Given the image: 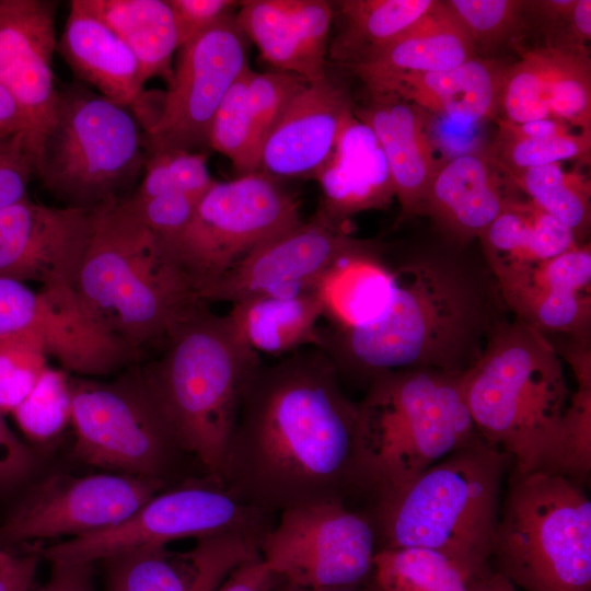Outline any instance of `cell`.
<instances>
[{
	"instance_id": "7402d4cb",
	"label": "cell",
	"mask_w": 591,
	"mask_h": 591,
	"mask_svg": "<svg viewBox=\"0 0 591 591\" xmlns=\"http://www.w3.org/2000/svg\"><path fill=\"white\" fill-rule=\"evenodd\" d=\"M236 22L277 71L308 82L327 71L328 35L334 12L324 0H246Z\"/></svg>"
},
{
	"instance_id": "681fc988",
	"label": "cell",
	"mask_w": 591,
	"mask_h": 591,
	"mask_svg": "<svg viewBox=\"0 0 591 591\" xmlns=\"http://www.w3.org/2000/svg\"><path fill=\"white\" fill-rule=\"evenodd\" d=\"M36 465L34 452L13 433L0 412V494L28 479Z\"/></svg>"
},
{
	"instance_id": "5bb4252c",
	"label": "cell",
	"mask_w": 591,
	"mask_h": 591,
	"mask_svg": "<svg viewBox=\"0 0 591 591\" xmlns=\"http://www.w3.org/2000/svg\"><path fill=\"white\" fill-rule=\"evenodd\" d=\"M247 67L246 36L235 14L182 45L161 108L144 130L147 155L208 146L212 118Z\"/></svg>"
},
{
	"instance_id": "7bdbcfd3",
	"label": "cell",
	"mask_w": 591,
	"mask_h": 591,
	"mask_svg": "<svg viewBox=\"0 0 591 591\" xmlns=\"http://www.w3.org/2000/svg\"><path fill=\"white\" fill-rule=\"evenodd\" d=\"M545 471L586 485L591 471V387L572 393L556 451Z\"/></svg>"
},
{
	"instance_id": "ab89813d",
	"label": "cell",
	"mask_w": 591,
	"mask_h": 591,
	"mask_svg": "<svg viewBox=\"0 0 591 591\" xmlns=\"http://www.w3.org/2000/svg\"><path fill=\"white\" fill-rule=\"evenodd\" d=\"M144 176L131 195L144 199L159 195L181 194L199 200L215 183L207 155L200 152L171 150L148 155Z\"/></svg>"
},
{
	"instance_id": "8d00e7d4",
	"label": "cell",
	"mask_w": 591,
	"mask_h": 591,
	"mask_svg": "<svg viewBox=\"0 0 591 591\" xmlns=\"http://www.w3.org/2000/svg\"><path fill=\"white\" fill-rule=\"evenodd\" d=\"M553 66L549 46L528 49L508 65L502 79L499 111L511 123L552 117L548 89Z\"/></svg>"
},
{
	"instance_id": "cb8c5ba5",
	"label": "cell",
	"mask_w": 591,
	"mask_h": 591,
	"mask_svg": "<svg viewBox=\"0 0 591 591\" xmlns=\"http://www.w3.org/2000/svg\"><path fill=\"white\" fill-rule=\"evenodd\" d=\"M355 116L374 135L384 155L401 213L420 216L425 195L439 165L421 111L393 94H371Z\"/></svg>"
},
{
	"instance_id": "d4e9b609",
	"label": "cell",
	"mask_w": 591,
	"mask_h": 591,
	"mask_svg": "<svg viewBox=\"0 0 591 591\" xmlns=\"http://www.w3.org/2000/svg\"><path fill=\"white\" fill-rule=\"evenodd\" d=\"M507 66L474 57L444 71L393 77L371 89L370 94H393L434 115L476 124L497 118Z\"/></svg>"
},
{
	"instance_id": "816d5d0a",
	"label": "cell",
	"mask_w": 591,
	"mask_h": 591,
	"mask_svg": "<svg viewBox=\"0 0 591 591\" xmlns=\"http://www.w3.org/2000/svg\"><path fill=\"white\" fill-rule=\"evenodd\" d=\"M32 591H95L93 566L88 563H51L47 582Z\"/></svg>"
},
{
	"instance_id": "f907efd6",
	"label": "cell",
	"mask_w": 591,
	"mask_h": 591,
	"mask_svg": "<svg viewBox=\"0 0 591 591\" xmlns=\"http://www.w3.org/2000/svg\"><path fill=\"white\" fill-rule=\"evenodd\" d=\"M281 578L257 553L240 564L217 591H270Z\"/></svg>"
},
{
	"instance_id": "9c48e42d",
	"label": "cell",
	"mask_w": 591,
	"mask_h": 591,
	"mask_svg": "<svg viewBox=\"0 0 591 591\" xmlns=\"http://www.w3.org/2000/svg\"><path fill=\"white\" fill-rule=\"evenodd\" d=\"M147 158L138 118L71 84L58 90L53 121L39 138L36 177L66 206L93 208L118 198Z\"/></svg>"
},
{
	"instance_id": "f1b7e54d",
	"label": "cell",
	"mask_w": 591,
	"mask_h": 591,
	"mask_svg": "<svg viewBox=\"0 0 591 591\" xmlns=\"http://www.w3.org/2000/svg\"><path fill=\"white\" fill-rule=\"evenodd\" d=\"M225 316L240 339L259 356L322 345L317 323L323 312L314 290L243 300L231 304Z\"/></svg>"
},
{
	"instance_id": "ac0fdd59",
	"label": "cell",
	"mask_w": 591,
	"mask_h": 591,
	"mask_svg": "<svg viewBox=\"0 0 591 591\" xmlns=\"http://www.w3.org/2000/svg\"><path fill=\"white\" fill-rule=\"evenodd\" d=\"M514 320L547 337L590 340L591 250L577 244L547 260L493 273Z\"/></svg>"
},
{
	"instance_id": "4316f807",
	"label": "cell",
	"mask_w": 591,
	"mask_h": 591,
	"mask_svg": "<svg viewBox=\"0 0 591 591\" xmlns=\"http://www.w3.org/2000/svg\"><path fill=\"white\" fill-rule=\"evenodd\" d=\"M314 178L323 194L318 210L344 224L359 212L385 208L395 197L382 150L372 131L355 114L346 121L331 157Z\"/></svg>"
},
{
	"instance_id": "44dd1931",
	"label": "cell",
	"mask_w": 591,
	"mask_h": 591,
	"mask_svg": "<svg viewBox=\"0 0 591 591\" xmlns=\"http://www.w3.org/2000/svg\"><path fill=\"white\" fill-rule=\"evenodd\" d=\"M259 553L237 534L197 538L186 551L147 546L107 558L106 591H217L244 560Z\"/></svg>"
},
{
	"instance_id": "11a10c76",
	"label": "cell",
	"mask_w": 591,
	"mask_h": 591,
	"mask_svg": "<svg viewBox=\"0 0 591 591\" xmlns=\"http://www.w3.org/2000/svg\"><path fill=\"white\" fill-rule=\"evenodd\" d=\"M466 591H521L501 572L490 566L474 573L467 583Z\"/></svg>"
},
{
	"instance_id": "60d3db41",
	"label": "cell",
	"mask_w": 591,
	"mask_h": 591,
	"mask_svg": "<svg viewBox=\"0 0 591 591\" xmlns=\"http://www.w3.org/2000/svg\"><path fill=\"white\" fill-rule=\"evenodd\" d=\"M12 415L23 433L33 441L44 442L59 434L71 420L67 374L46 367Z\"/></svg>"
},
{
	"instance_id": "9a60e30c",
	"label": "cell",
	"mask_w": 591,
	"mask_h": 591,
	"mask_svg": "<svg viewBox=\"0 0 591 591\" xmlns=\"http://www.w3.org/2000/svg\"><path fill=\"white\" fill-rule=\"evenodd\" d=\"M165 486L166 482L159 478L120 473L53 474L32 486L14 505L0 525V542L21 545L111 528Z\"/></svg>"
},
{
	"instance_id": "1f68e13d",
	"label": "cell",
	"mask_w": 591,
	"mask_h": 591,
	"mask_svg": "<svg viewBox=\"0 0 591 591\" xmlns=\"http://www.w3.org/2000/svg\"><path fill=\"white\" fill-rule=\"evenodd\" d=\"M103 21L138 60L143 82L173 77V55L179 48L172 10L164 0H76Z\"/></svg>"
},
{
	"instance_id": "484cf974",
	"label": "cell",
	"mask_w": 591,
	"mask_h": 591,
	"mask_svg": "<svg viewBox=\"0 0 591 591\" xmlns=\"http://www.w3.org/2000/svg\"><path fill=\"white\" fill-rule=\"evenodd\" d=\"M57 48L76 76L102 96L137 109L138 120L149 116L137 58L103 21L70 2L69 15Z\"/></svg>"
},
{
	"instance_id": "f546056e",
	"label": "cell",
	"mask_w": 591,
	"mask_h": 591,
	"mask_svg": "<svg viewBox=\"0 0 591 591\" xmlns=\"http://www.w3.org/2000/svg\"><path fill=\"white\" fill-rule=\"evenodd\" d=\"M393 275L379 251L367 243L337 259L318 279L314 292L328 327L348 329L374 320L392 293Z\"/></svg>"
},
{
	"instance_id": "e0dca14e",
	"label": "cell",
	"mask_w": 591,
	"mask_h": 591,
	"mask_svg": "<svg viewBox=\"0 0 591 591\" xmlns=\"http://www.w3.org/2000/svg\"><path fill=\"white\" fill-rule=\"evenodd\" d=\"M102 205L53 207L26 197L0 210V278L73 288Z\"/></svg>"
},
{
	"instance_id": "30bf717a",
	"label": "cell",
	"mask_w": 591,
	"mask_h": 591,
	"mask_svg": "<svg viewBox=\"0 0 591 591\" xmlns=\"http://www.w3.org/2000/svg\"><path fill=\"white\" fill-rule=\"evenodd\" d=\"M271 513L237 497L221 479L204 474L151 497L111 528L38 549L51 563H88L185 537L237 534L259 545L271 529Z\"/></svg>"
},
{
	"instance_id": "f5cc1de1",
	"label": "cell",
	"mask_w": 591,
	"mask_h": 591,
	"mask_svg": "<svg viewBox=\"0 0 591 591\" xmlns=\"http://www.w3.org/2000/svg\"><path fill=\"white\" fill-rule=\"evenodd\" d=\"M39 558L35 552L16 555L14 561L0 572V591H32Z\"/></svg>"
},
{
	"instance_id": "c3c4849f",
	"label": "cell",
	"mask_w": 591,
	"mask_h": 591,
	"mask_svg": "<svg viewBox=\"0 0 591 591\" xmlns=\"http://www.w3.org/2000/svg\"><path fill=\"white\" fill-rule=\"evenodd\" d=\"M172 10L179 47L228 15L239 2L231 0H167Z\"/></svg>"
},
{
	"instance_id": "d6986e66",
	"label": "cell",
	"mask_w": 591,
	"mask_h": 591,
	"mask_svg": "<svg viewBox=\"0 0 591 591\" xmlns=\"http://www.w3.org/2000/svg\"><path fill=\"white\" fill-rule=\"evenodd\" d=\"M354 109L347 82L328 69L322 79L305 82L265 139L258 171L273 177H314Z\"/></svg>"
},
{
	"instance_id": "603a6c76",
	"label": "cell",
	"mask_w": 591,
	"mask_h": 591,
	"mask_svg": "<svg viewBox=\"0 0 591 591\" xmlns=\"http://www.w3.org/2000/svg\"><path fill=\"white\" fill-rule=\"evenodd\" d=\"M501 174L490 152L471 151L440 162L420 216L429 217L455 245L478 240L515 197L514 187Z\"/></svg>"
},
{
	"instance_id": "52a82bcc",
	"label": "cell",
	"mask_w": 591,
	"mask_h": 591,
	"mask_svg": "<svg viewBox=\"0 0 591 591\" xmlns=\"http://www.w3.org/2000/svg\"><path fill=\"white\" fill-rule=\"evenodd\" d=\"M510 457L482 438L364 510L379 549L440 553L473 575L490 566L501 487Z\"/></svg>"
},
{
	"instance_id": "6f0895ef",
	"label": "cell",
	"mask_w": 591,
	"mask_h": 591,
	"mask_svg": "<svg viewBox=\"0 0 591 591\" xmlns=\"http://www.w3.org/2000/svg\"><path fill=\"white\" fill-rule=\"evenodd\" d=\"M16 555H13L9 552H7L1 545H0V572L5 570L15 559Z\"/></svg>"
},
{
	"instance_id": "8fae6325",
	"label": "cell",
	"mask_w": 591,
	"mask_h": 591,
	"mask_svg": "<svg viewBox=\"0 0 591 591\" xmlns=\"http://www.w3.org/2000/svg\"><path fill=\"white\" fill-rule=\"evenodd\" d=\"M301 221L296 198L275 177L257 171L215 181L183 233L165 250L198 294L254 250Z\"/></svg>"
},
{
	"instance_id": "7dc6e473",
	"label": "cell",
	"mask_w": 591,
	"mask_h": 591,
	"mask_svg": "<svg viewBox=\"0 0 591 591\" xmlns=\"http://www.w3.org/2000/svg\"><path fill=\"white\" fill-rule=\"evenodd\" d=\"M124 200L161 240L165 248L183 233L199 201L181 194L159 195L144 199L130 196Z\"/></svg>"
},
{
	"instance_id": "83f0119b",
	"label": "cell",
	"mask_w": 591,
	"mask_h": 591,
	"mask_svg": "<svg viewBox=\"0 0 591 591\" xmlns=\"http://www.w3.org/2000/svg\"><path fill=\"white\" fill-rule=\"evenodd\" d=\"M474 57L476 48L470 35L445 1H438L395 40L347 69L370 91L396 76L444 71Z\"/></svg>"
},
{
	"instance_id": "bcb514c9",
	"label": "cell",
	"mask_w": 591,
	"mask_h": 591,
	"mask_svg": "<svg viewBox=\"0 0 591 591\" xmlns=\"http://www.w3.org/2000/svg\"><path fill=\"white\" fill-rule=\"evenodd\" d=\"M38 140L23 131L0 140V210L27 197V187L36 176Z\"/></svg>"
},
{
	"instance_id": "6da1fadb",
	"label": "cell",
	"mask_w": 591,
	"mask_h": 591,
	"mask_svg": "<svg viewBox=\"0 0 591 591\" xmlns=\"http://www.w3.org/2000/svg\"><path fill=\"white\" fill-rule=\"evenodd\" d=\"M358 405L320 348L255 366L242 389L221 480L244 502L275 514L324 501L351 505Z\"/></svg>"
},
{
	"instance_id": "db71d44e",
	"label": "cell",
	"mask_w": 591,
	"mask_h": 591,
	"mask_svg": "<svg viewBox=\"0 0 591 591\" xmlns=\"http://www.w3.org/2000/svg\"><path fill=\"white\" fill-rule=\"evenodd\" d=\"M23 131L34 132L32 124L18 101L0 83V140Z\"/></svg>"
},
{
	"instance_id": "d6a6232c",
	"label": "cell",
	"mask_w": 591,
	"mask_h": 591,
	"mask_svg": "<svg viewBox=\"0 0 591 591\" xmlns=\"http://www.w3.org/2000/svg\"><path fill=\"white\" fill-rule=\"evenodd\" d=\"M436 0H344L337 2L341 23L328 54L345 68L385 47L437 4Z\"/></svg>"
},
{
	"instance_id": "680465c9",
	"label": "cell",
	"mask_w": 591,
	"mask_h": 591,
	"mask_svg": "<svg viewBox=\"0 0 591 591\" xmlns=\"http://www.w3.org/2000/svg\"><path fill=\"white\" fill-rule=\"evenodd\" d=\"M367 591H380V589L376 587V584L373 582V584L367 590Z\"/></svg>"
},
{
	"instance_id": "836d02e7",
	"label": "cell",
	"mask_w": 591,
	"mask_h": 591,
	"mask_svg": "<svg viewBox=\"0 0 591 591\" xmlns=\"http://www.w3.org/2000/svg\"><path fill=\"white\" fill-rule=\"evenodd\" d=\"M505 176L529 200L567 227L582 244L591 220V182L586 175L554 163Z\"/></svg>"
},
{
	"instance_id": "b9f144b4",
	"label": "cell",
	"mask_w": 591,
	"mask_h": 591,
	"mask_svg": "<svg viewBox=\"0 0 591 591\" xmlns=\"http://www.w3.org/2000/svg\"><path fill=\"white\" fill-rule=\"evenodd\" d=\"M445 3L470 35L476 51L498 47L523 26L525 1L449 0Z\"/></svg>"
},
{
	"instance_id": "ee69618b",
	"label": "cell",
	"mask_w": 591,
	"mask_h": 591,
	"mask_svg": "<svg viewBox=\"0 0 591 591\" xmlns=\"http://www.w3.org/2000/svg\"><path fill=\"white\" fill-rule=\"evenodd\" d=\"M46 356L32 340L12 337L0 341V412H12L24 401L45 370Z\"/></svg>"
},
{
	"instance_id": "277c9868",
	"label": "cell",
	"mask_w": 591,
	"mask_h": 591,
	"mask_svg": "<svg viewBox=\"0 0 591 591\" xmlns=\"http://www.w3.org/2000/svg\"><path fill=\"white\" fill-rule=\"evenodd\" d=\"M463 373L403 369L368 381L358 405L357 480L369 505L394 495L452 452L480 439Z\"/></svg>"
},
{
	"instance_id": "5b68a950",
	"label": "cell",
	"mask_w": 591,
	"mask_h": 591,
	"mask_svg": "<svg viewBox=\"0 0 591 591\" xmlns=\"http://www.w3.org/2000/svg\"><path fill=\"white\" fill-rule=\"evenodd\" d=\"M462 378L480 438L507 454L514 472L545 471L572 395L552 340L511 318Z\"/></svg>"
},
{
	"instance_id": "2e32d148",
	"label": "cell",
	"mask_w": 591,
	"mask_h": 591,
	"mask_svg": "<svg viewBox=\"0 0 591 591\" xmlns=\"http://www.w3.org/2000/svg\"><path fill=\"white\" fill-rule=\"evenodd\" d=\"M367 243L352 237L344 223L318 210L254 250L201 288L198 296L206 304H234L256 297L311 291L337 259Z\"/></svg>"
},
{
	"instance_id": "ba28073f",
	"label": "cell",
	"mask_w": 591,
	"mask_h": 591,
	"mask_svg": "<svg viewBox=\"0 0 591 591\" xmlns=\"http://www.w3.org/2000/svg\"><path fill=\"white\" fill-rule=\"evenodd\" d=\"M491 558L521 591H591V501L584 485L512 471Z\"/></svg>"
},
{
	"instance_id": "7a4b0ae2",
	"label": "cell",
	"mask_w": 591,
	"mask_h": 591,
	"mask_svg": "<svg viewBox=\"0 0 591 591\" xmlns=\"http://www.w3.org/2000/svg\"><path fill=\"white\" fill-rule=\"evenodd\" d=\"M393 288L374 320L348 329L321 328L338 373L368 381L394 370L463 373L511 320L485 263L415 255L392 266Z\"/></svg>"
},
{
	"instance_id": "74e56055",
	"label": "cell",
	"mask_w": 591,
	"mask_h": 591,
	"mask_svg": "<svg viewBox=\"0 0 591 591\" xmlns=\"http://www.w3.org/2000/svg\"><path fill=\"white\" fill-rule=\"evenodd\" d=\"M553 66L548 89L551 116L591 134V60L588 49L549 46Z\"/></svg>"
},
{
	"instance_id": "e575fe53",
	"label": "cell",
	"mask_w": 591,
	"mask_h": 591,
	"mask_svg": "<svg viewBox=\"0 0 591 591\" xmlns=\"http://www.w3.org/2000/svg\"><path fill=\"white\" fill-rule=\"evenodd\" d=\"M472 576L433 551L383 548L375 554L372 577L380 591H466Z\"/></svg>"
},
{
	"instance_id": "ffe728a7",
	"label": "cell",
	"mask_w": 591,
	"mask_h": 591,
	"mask_svg": "<svg viewBox=\"0 0 591 591\" xmlns=\"http://www.w3.org/2000/svg\"><path fill=\"white\" fill-rule=\"evenodd\" d=\"M57 2L0 0V83L27 115L39 141L58 99L53 72Z\"/></svg>"
},
{
	"instance_id": "3957f363",
	"label": "cell",
	"mask_w": 591,
	"mask_h": 591,
	"mask_svg": "<svg viewBox=\"0 0 591 591\" xmlns=\"http://www.w3.org/2000/svg\"><path fill=\"white\" fill-rule=\"evenodd\" d=\"M73 290L89 316L137 354L206 308L161 240L120 198L102 205Z\"/></svg>"
},
{
	"instance_id": "f35d334b",
	"label": "cell",
	"mask_w": 591,
	"mask_h": 591,
	"mask_svg": "<svg viewBox=\"0 0 591 591\" xmlns=\"http://www.w3.org/2000/svg\"><path fill=\"white\" fill-rule=\"evenodd\" d=\"M590 150L591 134L521 136L498 124L490 154L499 170L507 174L567 160L589 161Z\"/></svg>"
},
{
	"instance_id": "8992f818",
	"label": "cell",
	"mask_w": 591,
	"mask_h": 591,
	"mask_svg": "<svg viewBox=\"0 0 591 591\" xmlns=\"http://www.w3.org/2000/svg\"><path fill=\"white\" fill-rule=\"evenodd\" d=\"M262 360L225 315L207 308L166 339L162 356L139 368L178 448L221 479L242 389Z\"/></svg>"
},
{
	"instance_id": "9f6ffc18",
	"label": "cell",
	"mask_w": 591,
	"mask_h": 591,
	"mask_svg": "<svg viewBox=\"0 0 591 591\" xmlns=\"http://www.w3.org/2000/svg\"><path fill=\"white\" fill-rule=\"evenodd\" d=\"M350 590V589H349ZM270 591H346V590H311L298 587L286 579L281 578Z\"/></svg>"
},
{
	"instance_id": "7c38bea8",
	"label": "cell",
	"mask_w": 591,
	"mask_h": 591,
	"mask_svg": "<svg viewBox=\"0 0 591 591\" xmlns=\"http://www.w3.org/2000/svg\"><path fill=\"white\" fill-rule=\"evenodd\" d=\"M71 422L80 461L164 482L184 453L152 402L139 368L112 382L69 378Z\"/></svg>"
},
{
	"instance_id": "4fadbf2b",
	"label": "cell",
	"mask_w": 591,
	"mask_h": 591,
	"mask_svg": "<svg viewBox=\"0 0 591 591\" xmlns=\"http://www.w3.org/2000/svg\"><path fill=\"white\" fill-rule=\"evenodd\" d=\"M278 514L259 545L263 560L278 576L311 590H349L373 576L378 538L364 510L324 501Z\"/></svg>"
},
{
	"instance_id": "d590c367",
	"label": "cell",
	"mask_w": 591,
	"mask_h": 591,
	"mask_svg": "<svg viewBox=\"0 0 591 591\" xmlns=\"http://www.w3.org/2000/svg\"><path fill=\"white\" fill-rule=\"evenodd\" d=\"M247 67L221 101L210 125L208 146L230 159L235 170L248 174L259 170L258 141L247 97Z\"/></svg>"
},
{
	"instance_id": "f6af8a7d",
	"label": "cell",
	"mask_w": 591,
	"mask_h": 591,
	"mask_svg": "<svg viewBox=\"0 0 591 591\" xmlns=\"http://www.w3.org/2000/svg\"><path fill=\"white\" fill-rule=\"evenodd\" d=\"M305 82L289 72L257 73L250 68L246 80L248 105L262 148L290 100Z\"/></svg>"
},
{
	"instance_id": "4dcf8cb0",
	"label": "cell",
	"mask_w": 591,
	"mask_h": 591,
	"mask_svg": "<svg viewBox=\"0 0 591 591\" xmlns=\"http://www.w3.org/2000/svg\"><path fill=\"white\" fill-rule=\"evenodd\" d=\"M491 273L553 258L579 244L572 232L528 198H512L478 237Z\"/></svg>"
}]
</instances>
